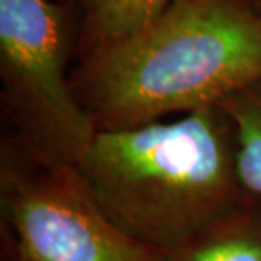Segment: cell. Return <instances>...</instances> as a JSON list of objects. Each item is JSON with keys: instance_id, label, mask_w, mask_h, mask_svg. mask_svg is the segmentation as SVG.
I'll return each mask as SVG.
<instances>
[{"instance_id": "5b68a950", "label": "cell", "mask_w": 261, "mask_h": 261, "mask_svg": "<svg viewBox=\"0 0 261 261\" xmlns=\"http://www.w3.org/2000/svg\"><path fill=\"white\" fill-rule=\"evenodd\" d=\"M160 261H261V198L249 197Z\"/></svg>"}, {"instance_id": "52a82bcc", "label": "cell", "mask_w": 261, "mask_h": 261, "mask_svg": "<svg viewBox=\"0 0 261 261\" xmlns=\"http://www.w3.org/2000/svg\"><path fill=\"white\" fill-rule=\"evenodd\" d=\"M90 25L102 44L138 33L173 0H83Z\"/></svg>"}, {"instance_id": "6da1fadb", "label": "cell", "mask_w": 261, "mask_h": 261, "mask_svg": "<svg viewBox=\"0 0 261 261\" xmlns=\"http://www.w3.org/2000/svg\"><path fill=\"white\" fill-rule=\"evenodd\" d=\"M73 170L109 221L158 254L251 197L239 178L234 124L221 106L170 122L98 129Z\"/></svg>"}, {"instance_id": "7a4b0ae2", "label": "cell", "mask_w": 261, "mask_h": 261, "mask_svg": "<svg viewBox=\"0 0 261 261\" xmlns=\"http://www.w3.org/2000/svg\"><path fill=\"white\" fill-rule=\"evenodd\" d=\"M261 78V17L239 0H173L138 33L102 44L73 83L97 129L216 107Z\"/></svg>"}, {"instance_id": "3957f363", "label": "cell", "mask_w": 261, "mask_h": 261, "mask_svg": "<svg viewBox=\"0 0 261 261\" xmlns=\"http://www.w3.org/2000/svg\"><path fill=\"white\" fill-rule=\"evenodd\" d=\"M63 14L49 0H0L4 100L20 151L41 165L75 166L97 133L68 82Z\"/></svg>"}, {"instance_id": "8992f818", "label": "cell", "mask_w": 261, "mask_h": 261, "mask_svg": "<svg viewBox=\"0 0 261 261\" xmlns=\"http://www.w3.org/2000/svg\"><path fill=\"white\" fill-rule=\"evenodd\" d=\"M234 124L238 171L248 195L261 198V78L221 103Z\"/></svg>"}, {"instance_id": "277c9868", "label": "cell", "mask_w": 261, "mask_h": 261, "mask_svg": "<svg viewBox=\"0 0 261 261\" xmlns=\"http://www.w3.org/2000/svg\"><path fill=\"white\" fill-rule=\"evenodd\" d=\"M0 212L15 261H160L109 221L73 166L4 151Z\"/></svg>"}]
</instances>
